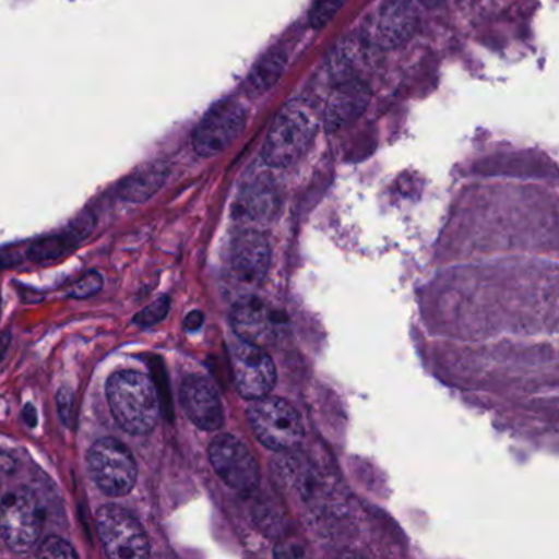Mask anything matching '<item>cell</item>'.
<instances>
[{
	"label": "cell",
	"instance_id": "obj_20",
	"mask_svg": "<svg viewBox=\"0 0 559 559\" xmlns=\"http://www.w3.org/2000/svg\"><path fill=\"white\" fill-rule=\"evenodd\" d=\"M169 310V299L168 297H162V299L153 302L152 306L143 309L139 316L135 317L136 325L142 326H152L156 325V323L162 322L166 316H168Z\"/></svg>",
	"mask_w": 559,
	"mask_h": 559
},
{
	"label": "cell",
	"instance_id": "obj_23",
	"mask_svg": "<svg viewBox=\"0 0 559 559\" xmlns=\"http://www.w3.org/2000/svg\"><path fill=\"white\" fill-rule=\"evenodd\" d=\"M420 4H424L425 8L428 9H435L440 8L441 4H443L444 0H418Z\"/></svg>",
	"mask_w": 559,
	"mask_h": 559
},
{
	"label": "cell",
	"instance_id": "obj_18",
	"mask_svg": "<svg viewBox=\"0 0 559 559\" xmlns=\"http://www.w3.org/2000/svg\"><path fill=\"white\" fill-rule=\"evenodd\" d=\"M348 0H317L312 11H310V25L316 31L326 27L330 22L335 19V15L345 8Z\"/></svg>",
	"mask_w": 559,
	"mask_h": 559
},
{
	"label": "cell",
	"instance_id": "obj_13",
	"mask_svg": "<svg viewBox=\"0 0 559 559\" xmlns=\"http://www.w3.org/2000/svg\"><path fill=\"white\" fill-rule=\"evenodd\" d=\"M231 329L238 338L253 345L264 346L276 335L280 319L264 300L248 296L238 300L231 310Z\"/></svg>",
	"mask_w": 559,
	"mask_h": 559
},
{
	"label": "cell",
	"instance_id": "obj_19",
	"mask_svg": "<svg viewBox=\"0 0 559 559\" xmlns=\"http://www.w3.org/2000/svg\"><path fill=\"white\" fill-rule=\"evenodd\" d=\"M38 556H40V558L51 559H76L78 552L74 551L73 546L64 542L63 538L50 536V538L41 543L40 549H38Z\"/></svg>",
	"mask_w": 559,
	"mask_h": 559
},
{
	"label": "cell",
	"instance_id": "obj_3",
	"mask_svg": "<svg viewBox=\"0 0 559 559\" xmlns=\"http://www.w3.org/2000/svg\"><path fill=\"white\" fill-rule=\"evenodd\" d=\"M248 420L254 437L267 450H290L304 437L302 421L296 408L280 397L264 395L253 401L248 408Z\"/></svg>",
	"mask_w": 559,
	"mask_h": 559
},
{
	"label": "cell",
	"instance_id": "obj_22",
	"mask_svg": "<svg viewBox=\"0 0 559 559\" xmlns=\"http://www.w3.org/2000/svg\"><path fill=\"white\" fill-rule=\"evenodd\" d=\"M202 322H204V316L201 312H191L188 317H186V329L188 330H198L201 329Z\"/></svg>",
	"mask_w": 559,
	"mask_h": 559
},
{
	"label": "cell",
	"instance_id": "obj_11",
	"mask_svg": "<svg viewBox=\"0 0 559 559\" xmlns=\"http://www.w3.org/2000/svg\"><path fill=\"white\" fill-rule=\"evenodd\" d=\"M371 97V87L361 78L342 81L330 96L323 114L326 132H340L355 123L368 109Z\"/></svg>",
	"mask_w": 559,
	"mask_h": 559
},
{
	"label": "cell",
	"instance_id": "obj_17",
	"mask_svg": "<svg viewBox=\"0 0 559 559\" xmlns=\"http://www.w3.org/2000/svg\"><path fill=\"white\" fill-rule=\"evenodd\" d=\"M237 209L250 221H270L280 209V195L270 182L257 181L243 189Z\"/></svg>",
	"mask_w": 559,
	"mask_h": 559
},
{
	"label": "cell",
	"instance_id": "obj_14",
	"mask_svg": "<svg viewBox=\"0 0 559 559\" xmlns=\"http://www.w3.org/2000/svg\"><path fill=\"white\" fill-rule=\"evenodd\" d=\"M420 17L408 0H388L379 12L378 38L384 48H399L417 34Z\"/></svg>",
	"mask_w": 559,
	"mask_h": 559
},
{
	"label": "cell",
	"instance_id": "obj_16",
	"mask_svg": "<svg viewBox=\"0 0 559 559\" xmlns=\"http://www.w3.org/2000/svg\"><path fill=\"white\" fill-rule=\"evenodd\" d=\"M287 53L281 48H274V50L267 51L257 64L253 70L248 74L247 81H245V91H247L250 97L264 96L271 87L276 86L277 81L283 78L284 71H286Z\"/></svg>",
	"mask_w": 559,
	"mask_h": 559
},
{
	"label": "cell",
	"instance_id": "obj_6",
	"mask_svg": "<svg viewBox=\"0 0 559 559\" xmlns=\"http://www.w3.org/2000/svg\"><path fill=\"white\" fill-rule=\"evenodd\" d=\"M44 515L37 497L28 489H15L0 502V535L14 551L25 552L37 545Z\"/></svg>",
	"mask_w": 559,
	"mask_h": 559
},
{
	"label": "cell",
	"instance_id": "obj_1",
	"mask_svg": "<svg viewBox=\"0 0 559 559\" xmlns=\"http://www.w3.org/2000/svg\"><path fill=\"white\" fill-rule=\"evenodd\" d=\"M107 399L117 424L132 435H146L156 427L159 399L155 382L140 371L116 372L107 382Z\"/></svg>",
	"mask_w": 559,
	"mask_h": 559
},
{
	"label": "cell",
	"instance_id": "obj_9",
	"mask_svg": "<svg viewBox=\"0 0 559 559\" xmlns=\"http://www.w3.org/2000/svg\"><path fill=\"white\" fill-rule=\"evenodd\" d=\"M212 466L221 479L238 492H253L260 484V467L250 448L234 435H218L209 448Z\"/></svg>",
	"mask_w": 559,
	"mask_h": 559
},
{
	"label": "cell",
	"instance_id": "obj_5",
	"mask_svg": "<svg viewBox=\"0 0 559 559\" xmlns=\"http://www.w3.org/2000/svg\"><path fill=\"white\" fill-rule=\"evenodd\" d=\"M97 533L109 558L150 556V542L142 523L119 506H103L96 513Z\"/></svg>",
	"mask_w": 559,
	"mask_h": 559
},
{
	"label": "cell",
	"instance_id": "obj_10",
	"mask_svg": "<svg viewBox=\"0 0 559 559\" xmlns=\"http://www.w3.org/2000/svg\"><path fill=\"white\" fill-rule=\"evenodd\" d=\"M271 248L266 237L257 230H245L231 245L230 271L235 281L245 286H258L267 274Z\"/></svg>",
	"mask_w": 559,
	"mask_h": 559
},
{
	"label": "cell",
	"instance_id": "obj_8",
	"mask_svg": "<svg viewBox=\"0 0 559 559\" xmlns=\"http://www.w3.org/2000/svg\"><path fill=\"white\" fill-rule=\"evenodd\" d=\"M247 126V112L237 100H224L212 107L192 133V148L201 158H214L225 152Z\"/></svg>",
	"mask_w": 559,
	"mask_h": 559
},
{
	"label": "cell",
	"instance_id": "obj_21",
	"mask_svg": "<svg viewBox=\"0 0 559 559\" xmlns=\"http://www.w3.org/2000/svg\"><path fill=\"white\" fill-rule=\"evenodd\" d=\"M100 287H103V276L94 271V273L86 274V276L73 287L71 296L84 299V297L94 296V294L99 293Z\"/></svg>",
	"mask_w": 559,
	"mask_h": 559
},
{
	"label": "cell",
	"instance_id": "obj_15",
	"mask_svg": "<svg viewBox=\"0 0 559 559\" xmlns=\"http://www.w3.org/2000/svg\"><path fill=\"white\" fill-rule=\"evenodd\" d=\"M169 178V166L166 163H155V165L146 166L140 171L133 173L120 185V199L127 202H142L152 199L159 189L165 186Z\"/></svg>",
	"mask_w": 559,
	"mask_h": 559
},
{
	"label": "cell",
	"instance_id": "obj_12",
	"mask_svg": "<svg viewBox=\"0 0 559 559\" xmlns=\"http://www.w3.org/2000/svg\"><path fill=\"white\" fill-rule=\"evenodd\" d=\"M181 402L195 427L215 431L224 425V407L215 385L204 376H188L181 385Z\"/></svg>",
	"mask_w": 559,
	"mask_h": 559
},
{
	"label": "cell",
	"instance_id": "obj_4",
	"mask_svg": "<svg viewBox=\"0 0 559 559\" xmlns=\"http://www.w3.org/2000/svg\"><path fill=\"white\" fill-rule=\"evenodd\" d=\"M87 466L96 486L107 496H127L139 476L135 460L126 444L116 438H103L87 454Z\"/></svg>",
	"mask_w": 559,
	"mask_h": 559
},
{
	"label": "cell",
	"instance_id": "obj_2",
	"mask_svg": "<svg viewBox=\"0 0 559 559\" xmlns=\"http://www.w3.org/2000/svg\"><path fill=\"white\" fill-rule=\"evenodd\" d=\"M317 122L306 104H286L277 114L263 146V158L273 168L296 165L316 139Z\"/></svg>",
	"mask_w": 559,
	"mask_h": 559
},
{
	"label": "cell",
	"instance_id": "obj_7",
	"mask_svg": "<svg viewBox=\"0 0 559 559\" xmlns=\"http://www.w3.org/2000/svg\"><path fill=\"white\" fill-rule=\"evenodd\" d=\"M230 366L235 388L248 401L270 395L276 385V366L263 346L238 338L230 346Z\"/></svg>",
	"mask_w": 559,
	"mask_h": 559
}]
</instances>
